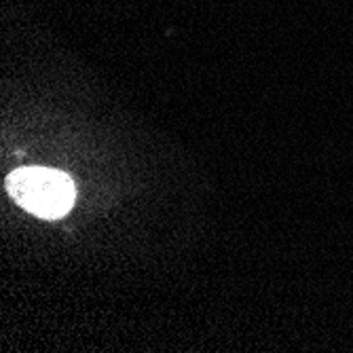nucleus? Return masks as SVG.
Returning <instances> with one entry per match:
<instances>
[{
    "mask_svg": "<svg viewBox=\"0 0 353 353\" xmlns=\"http://www.w3.org/2000/svg\"><path fill=\"white\" fill-rule=\"evenodd\" d=\"M7 190L15 203L41 218H59L74 203L70 176L47 168H21L7 180Z\"/></svg>",
    "mask_w": 353,
    "mask_h": 353,
    "instance_id": "obj_1",
    "label": "nucleus"
}]
</instances>
